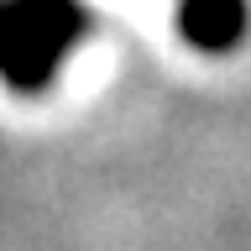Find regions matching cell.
<instances>
[{"mask_svg":"<svg viewBox=\"0 0 251 251\" xmlns=\"http://www.w3.org/2000/svg\"><path fill=\"white\" fill-rule=\"evenodd\" d=\"M251 26L246 0H178V31L194 52H235Z\"/></svg>","mask_w":251,"mask_h":251,"instance_id":"7a4b0ae2","label":"cell"},{"mask_svg":"<svg viewBox=\"0 0 251 251\" xmlns=\"http://www.w3.org/2000/svg\"><path fill=\"white\" fill-rule=\"evenodd\" d=\"M84 37V0H0V84L11 94H47Z\"/></svg>","mask_w":251,"mask_h":251,"instance_id":"6da1fadb","label":"cell"}]
</instances>
